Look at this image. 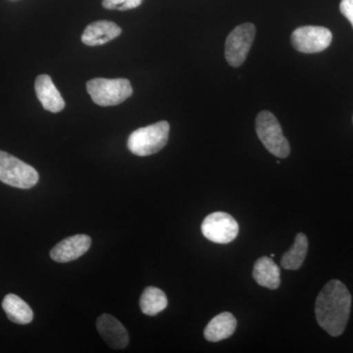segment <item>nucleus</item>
Wrapping results in <instances>:
<instances>
[{"instance_id":"obj_10","label":"nucleus","mask_w":353,"mask_h":353,"mask_svg":"<svg viewBox=\"0 0 353 353\" xmlns=\"http://www.w3.org/2000/svg\"><path fill=\"white\" fill-rule=\"evenodd\" d=\"M97 328L99 334L113 350H123L129 345V334L122 323L112 315L102 314L97 319Z\"/></svg>"},{"instance_id":"obj_11","label":"nucleus","mask_w":353,"mask_h":353,"mask_svg":"<svg viewBox=\"0 0 353 353\" xmlns=\"http://www.w3.org/2000/svg\"><path fill=\"white\" fill-rule=\"evenodd\" d=\"M37 97L46 110L58 113L63 110L65 101L48 75H41L34 83Z\"/></svg>"},{"instance_id":"obj_7","label":"nucleus","mask_w":353,"mask_h":353,"mask_svg":"<svg viewBox=\"0 0 353 353\" xmlns=\"http://www.w3.org/2000/svg\"><path fill=\"white\" fill-rule=\"evenodd\" d=\"M333 34L329 29L316 26H305L294 30L292 34V46L299 52L318 53L327 50L332 43Z\"/></svg>"},{"instance_id":"obj_3","label":"nucleus","mask_w":353,"mask_h":353,"mask_svg":"<svg viewBox=\"0 0 353 353\" xmlns=\"http://www.w3.org/2000/svg\"><path fill=\"white\" fill-rule=\"evenodd\" d=\"M87 90L99 106L119 105L132 94L131 83L127 79H92L87 83Z\"/></svg>"},{"instance_id":"obj_18","label":"nucleus","mask_w":353,"mask_h":353,"mask_svg":"<svg viewBox=\"0 0 353 353\" xmlns=\"http://www.w3.org/2000/svg\"><path fill=\"white\" fill-rule=\"evenodd\" d=\"M143 0H103L102 6L109 10L126 11L137 8Z\"/></svg>"},{"instance_id":"obj_17","label":"nucleus","mask_w":353,"mask_h":353,"mask_svg":"<svg viewBox=\"0 0 353 353\" xmlns=\"http://www.w3.org/2000/svg\"><path fill=\"white\" fill-rule=\"evenodd\" d=\"M168 305V299L163 290L155 287H148L139 299V306L143 314L155 316Z\"/></svg>"},{"instance_id":"obj_1","label":"nucleus","mask_w":353,"mask_h":353,"mask_svg":"<svg viewBox=\"0 0 353 353\" xmlns=\"http://www.w3.org/2000/svg\"><path fill=\"white\" fill-rule=\"evenodd\" d=\"M352 297L350 290L339 280H331L318 294L315 315L318 324L332 336L343 334L352 309Z\"/></svg>"},{"instance_id":"obj_14","label":"nucleus","mask_w":353,"mask_h":353,"mask_svg":"<svg viewBox=\"0 0 353 353\" xmlns=\"http://www.w3.org/2000/svg\"><path fill=\"white\" fill-rule=\"evenodd\" d=\"M252 275L257 284L261 287L270 290H277L280 287V268L269 257H261L255 262Z\"/></svg>"},{"instance_id":"obj_4","label":"nucleus","mask_w":353,"mask_h":353,"mask_svg":"<svg viewBox=\"0 0 353 353\" xmlns=\"http://www.w3.org/2000/svg\"><path fill=\"white\" fill-rule=\"evenodd\" d=\"M38 172L31 165L0 150V181L10 187L29 190L38 183Z\"/></svg>"},{"instance_id":"obj_6","label":"nucleus","mask_w":353,"mask_h":353,"mask_svg":"<svg viewBox=\"0 0 353 353\" xmlns=\"http://www.w3.org/2000/svg\"><path fill=\"white\" fill-rule=\"evenodd\" d=\"M256 30L250 23L238 26L229 34L225 48V57L228 63L233 67H240L245 61L252 48Z\"/></svg>"},{"instance_id":"obj_13","label":"nucleus","mask_w":353,"mask_h":353,"mask_svg":"<svg viewBox=\"0 0 353 353\" xmlns=\"http://www.w3.org/2000/svg\"><path fill=\"white\" fill-rule=\"evenodd\" d=\"M236 329V319L230 312H223L215 316L204 330V338L208 341L226 340L234 333Z\"/></svg>"},{"instance_id":"obj_8","label":"nucleus","mask_w":353,"mask_h":353,"mask_svg":"<svg viewBox=\"0 0 353 353\" xmlns=\"http://www.w3.org/2000/svg\"><path fill=\"white\" fill-rule=\"evenodd\" d=\"M201 232L212 243L226 245L236 240L239 234V225L228 213L214 212L203 220Z\"/></svg>"},{"instance_id":"obj_2","label":"nucleus","mask_w":353,"mask_h":353,"mask_svg":"<svg viewBox=\"0 0 353 353\" xmlns=\"http://www.w3.org/2000/svg\"><path fill=\"white\" fill-rule=\"evenodd\" d=\"M170 125L166 121H160L132 132L128 139V148L138 157L154 154L168 143Z\"/></svg>"},{"instance_id":"obj_12","label":"nucleus","mask_w":353,"mask_h":353,"mask_svg":"<svg viewBox=\"0 0 353 353\" xmlns=\"http://www.w3.org/2000/svg\"><path fill=\"white\" fill-rule=\"evenodd\" d=\"M122 30L119 26L110 21H97L85 28L82 34V41L85 46H102L120 36Z\"/></svg>"},{"instance_id":"obj_15","label":"nucleus","mask_w":353,"mask_h":353,"mask_svg":"<svg viewBox=\"0 0 353 353\" xmlns=\"http://www.w3.org/2000/svg\"><path fill=\"white\" fill-rule=\"evenodd\" d=\"M2 308L6 313L7 318L15 324H30L34 319L32 308L16 294H7L2 301Z\"/></svg>"},{"instance_id":"obj_9","label":"nucleus","mask_w":353,"mask_h":353,"mask_svg":"<svg viewBox=\"0 0 353 353\" xmlns=\"http://www.w3.org/2000/svg\"><path fill=\"white\" fill-rule=\"evenodd\" d=\"M92 239L87 234H75L60 241L51 250V259L58 263H67L80 259L90 250Z\"/></svg>"},{"instance_id":"obj_19","label":"nucleus","mask_w":353,"mask_h":353,"mask_svg":"<svg viewBox=\"0 0 353 353\" xmlns=\"http://www.w3.org/2000/svg\"><path fill=\"white\" fill-rule=\"evenodd\" d=\"M340 10L353 27V0H341Z\"/></svg>"},{"instance_id":"obj_16","label":"nucleus","mask_w":353,"mask_h":353,"mask_svg":"<svg viewBox=\"0 0 353 353\" xmlns=\"http://www.w3.org/2000/svg\"><path fill=\"white\" fill-rule=\"evenodd\" d=\"M308 250V239L305 234L299 233L292 248L283 255L281 264L285 270H299L303 266Z\"/></svg>"},{"instance_id":"obj_5","label":"nucleus","mask_w":353,"mask_h":353,"mask_svg":"<svg viewBox=\"0 0 353 353\" xmlns=\"http://www.w3.org/2000/svg\"><path fill=\"white\" fill-rule=\"evenodd\" d=\"M257 136L266 150L279 158L289 157L290 146L283 134L282 127L277 118L269 111H262L255 122Z\"/></svg>"}]
</instances>
